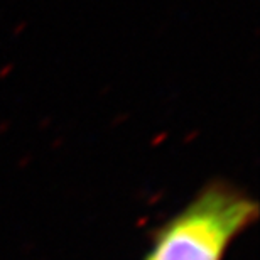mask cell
I'll use <instances>...</instances> for the list:
<instances>
[{
	"mask_svg": "<svg viewBox=\"0 0 260 260\" xmlns=\"http://www.w3.org/2000/svg\"><path fill=\"white\" fill-rule=\"evenodd\" d=\"M257 218L253 198L230 184H210L157 232L147 260H221Z\"/></svg>",
	"mask_w": 260,
	"mask_h": 260,
	"instance_id": "1",
	"label": "cell"
},
{
	"mask_svg": "<svg viewBox=\"0 0 260 260\" xmlns=\"http://www.w3.org/2000/svg\"><path fill=\"white\" fill-rule=\"evenodd\" d=\"M145 260H147V258H145Z\"/></svg>",
	"mask_w": 260,
	"mask_h": 260,
	"instance_id": "2",
	"label": "cell"
}]
</instances>
